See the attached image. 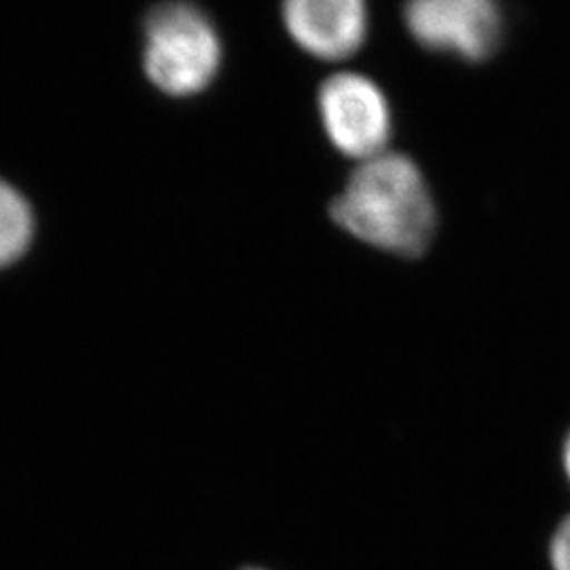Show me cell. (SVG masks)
<instances>
[{
  "mask_svg": "<svg viewBox=\"0 0 570 570\" xmlns=\"http://www.w3.org/2000/svg\"><path fill=\"white\" fill-rule=\"evenodd\" d=\"M245 570H263V569H245Z\"/></svg>",
  "mask_w": 570,
  "mask_h": 570,
  "instance_id": "cell-9",
  "label": "cell"
},
{
  "mask_svg": "<svg viewBox=\"0 0 570 570\" xmlns=\"http://www.w3.org/2000/svg\"><path fill=\"white\" fill-rule=\"evenodd\" d=\"M35 218L20 190L0 180V268L16 263L28 249Z\"/></svg>",
  "mask_w": 570,
  "mask_h": 570,
  "instance_id": "cell-6",
  "label": "cell"
},
{
  "mask_svg": "<svg viewBox=\"0 0 570 570\" xmlns=\"http://www.w3.org/2000/svg\"><path fill=\"white\" fill-rule=\"evenodd\" d=\"M285 28L308 56L338 61L366 41V0H284Z\"/></svg>",
  "mask_w": 570,
  "mask_h": 570,
  "instance_id": "cell-5",
  "label": "cell"
},
{
  "mask_svg": "<svg viewBox=\"0 0 570 570\" xmlns=\"http://www.w3.org/2000/svg\"><path fill=\"white\" fill-rule=\"evenodd\" d=\"M223 61V45L212 20L186 0L157 4L144 21V70L174 98L207 89Z\"/></svg>",
  "mask_w": 570,
  "mask_h": 570,
  "instance_id": "cell-2",
  "label": "cell"
},
{
  "mask_svg": "<svg viewBox=\"0 0 570 570\" xmlns=\"http://www.w3.org/2000/svg\"><path fill=\"white\" fill-rule=\"evenodd\" d=\"M404 21L429 51L468 61L490 58L503 37L499 0H407Z\"/></svg>",
  "mask_w": 570,
  "mask_h": 570,
  "instance_id": "cell-3",
  "label": "cell"
},
{
  "mask_svg": "<svg viewBox=\"0 0 570 570\" xmlns=\"http://www.w3.org/2000/svg\"><path fill=\"white\" fill-rule=\"evenodd\" d=\"M550 564L551 570H570V513L551 534Z\"/></svg>",
  "mask_w": 570,
  "mask_h": 570,
  "instance_id": "cell-7",
  "label": "cell"
},
{
  "mask_svg": "<svg viewBox=\"0 0 570 570\" xmlns=\"http://www.w3.org/2000/svg\"><path fill=\"white\" fill-rule=\"evenodd\" d=\"M330 214L360 242L406 258L428 252L438 225L421 169L404 155L387 153L355 169Z\"/></svg>",
  "mask_w": 570,
  "mask_h": 570,
  "instance_id": "cell-1",
  "label": "cell"
},
{
  "mask_svg": "<svg viewBox=\"0 0 570 570\" xmlns=\"http://www.w3.org/2000/svg\"><path fill=\"white\" fill-rule=\"evenodd\" d=\"M320 115L327 138L343 155L374 159L391 138V110L379 85L353 72L330 77L320 89Z\"/></svg>",
  "mask_w": 570,
  "mask_h": 570,
  "instance_id": "cell-4",
  "label": "cell"
},
{
  "mask_svg": "<svg viewBox=\"0 0 570 570\" xmlns=\"http://www.w3.org/2000/svg\"><path fill=\"white\" fill-rule=\"evenodd\" d=\"M562 468H564L570 484V429L567 438H564V444H562Z\"/></svg>",
  "mask_w": 570,
  "mask_h": 570,
  "instance_id": "cell-8",
  "label": "cell"
}]
</instances>
